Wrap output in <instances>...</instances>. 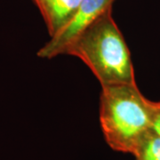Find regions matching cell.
Wrapping results in <instances>:
<instances>
[{
  "mask_svg": "<svg viewBox=\"0 0 160 160\" xmlns=\"http://www.w3.org/2000/svg\"><path fill=\"white\" fill-rule=\"evenodd\" d=\"M67 54L79 58L102 87L136 83L130 51L112 17V8L75 41Z\"/></svg>",
  "mask_w": 160,
  "mask_h": 160,
  "instance_id": "cell-1",
  "label": "cell"
},
{
  "mask_svg": "<svg viewBox=\"0 0 160 160\" xmlns=\"http://www.w3.org/2000/svg\"><path fill=\"white\" fill-rule=\"evenodd\" d=\"M100 123L111 149L132 154L152 129L151 101L143 96L136 83L102 86Z\"/></svg>",
  "mask_w": 160,
  "mask_h": 160,
  "instance_id": "cell-2",
  "label": "cell"
},
{
  "mask_svg": "<svg viewBox=\"0 0 160 160\" xmlns=\"http://www.w3.org/2000/svg\"><path fill=\"white\" fill-rule=\"evenodd\" d=\"M115 0H82L74 16L62 29L52 37L40 48L38 55L44 59H52L67 54L71 45L104 12L112 8Z\"/></svg>",
  "mask_w": 160,
  "mask_h": 160,
  "instance_id": "cell-3",
  "label": "cell"
},
{
  "mask_svg": "<svg viewBox=\"0 0 160 160\" xmlns=\"http://www.w3.org/2000/svg\"><path fill=\"white\" fill-rule=\"evenodd\" d=\"M45 20L50 38L69 22L82 0H33Z\"/></svg>",
  "mask_w": 160,
  "mask_h": 160,
  "instance_id": "cell-4",
  "label": "cell"
},
{
  "mask_svg": "<svg viewBox=\"0 0 160 160\" xmlns=\"http://www.w3.org/2000/svg\"><path fill=\"white\" fill-rule=\"evenodd\" d=\"M135 160H160V134L149 130L133 151Z\"/></svg>",
  "mask_w": 160,
  "mask_h": 160,
  "instance_id": "cell-5",
  "label": "cell"
},
{
  "mask_svg": "<svg viewBox=\"0 0 160 160\" xmlns=\"http://www.w3.org/2000/svg\"><path fill=\"white\" fill-rule=\"evenodd\" d=\"M152 129L160 134V102H152Z\"/></svg>",
  "mask_w": 160,
  "mask_h": 160,
  "instance_id": "cell-6",
  "label": "cell"
}]
</instances>
